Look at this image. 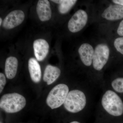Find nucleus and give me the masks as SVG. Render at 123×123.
<instances>
[{
  "mask_svg": "<svg viewBox=\"0 0 123 123\" xmlns=\"http://www.w3.org/2000/svg\"><path fill=\"white\" fill-rule=\"evenodd\" d=\"M36 12L40 20L42 22L48 21L52 17L50 2L47 0H39L36 6Z\"/></svg>",
  "mask_w": 123,
  "mask_h": 123,
  "instance_id": "9b49d317",
  "label": "nucleus"
},
{
  "mask_svg": "<svg viewBox=\"0 0 123 123\" xmlns=\"http://www.w3.org/2000/svg\"><path fill=\"white\" fill-rule=\"evenodd\" d=\"M28 68L31 80L34 82L38 83L42 77V71L38 62L35 58H30L28 62Z\"/></svg>",
  "mask_w": 123,
  "mask_h": 123,
  "instance_id": "f8f14e48",
  "label": "nucleus"
},
{
  "mask_svg": "<svg viewBox=\"0 0 123 123\" xmlns=\"http://www.w3.org/2000/svg\"><path fill=\"white\" fill-rule=\"evenodd\" d=\"M111 1L115 4L119 5L123 7V0H113Z\"/></svg>",
  "mask_w": 123,
  "mask_h": 123,
  "instance_id": "aec40b11",
  "label": "nucleus"
},
{
  "mask_svg": "<svg viewBox=\"0 0 123 123\" xmlns=\"http://www.w3.org/2000/svg\"><path fill=\"white\" fill-rule=\"evenodd\" d=\"M111 85L116 92L119 93H123V78H116L111 82Z\"/></svg>",
  "mask_w": 123,
  "mask_h": 123,
  "instance_id": "dca6fc26",
  "label": "nucleus"
},
{
  "mask_svg": "<svg viewBox=\"0 0 123 123\" xmlns=\"http://www.w3.org/2000/svg\"><path fill=\"white\" fill-rule=\"evenodd\" d=\"M26 104V100L25 98L18 93L4 95L0 100V108L7 113L18 112L25 107Z\"/></svg>",
  "mask_w": 123,
  "mask_h": 123,
  "instance_id": "f03ea898",
  "label": "nucleus"
},
{
  "mask_svg": "<svg viewBox=\"0 0 123 123\" xmlns=\"http://www.w3.org/2000/svg\"><path fill=\"white\" fill-rule=\"evenodd\" d=\"M25 17V14L22 10H13L5 18L2 23V26L4 29L8 30L13 29L21 24Z\"/></svg>",
  "mask_w": 123,
  "mask_h": 123,
  "instance_id": "0eeeda50",
  "label": "nucleus"
},
{
  "mask_svg": "<svg viewBox=\"0 0 123 123\" xmlns=\"http://www.w3.org/2000/svg\"><path fill=\"white\" fill-rule=\"evenodd\" d=\"M6 80L5 76L2 73H0V93L2 92L6 84Z\"/></svg>",
  "mask_w": 123,
  "mask_h": 123,
  "instance_id": "a211bd4d",
  "label": "nucleus"
},
{
  "mask_svg": "<svg viewBox=\"0 0 123 123\" xmlns=\"http://www.w3.org/2000/svg\"><path fill=\"white\" fill-rule=\"evenodd\" d=\"M114 45L116 50L123 55V37L116 38L114 41Z\"/></svg>",
  "mask_w": 123,
  "mask_h": 123,
  "instance_id": "f3484780",
  "label": "nucleus"
},
{
  "mask_svg": "<svg viewBox=\"0 0 123 123\" xmlns=\"http://www.w3.org/2000/svg\"><path fill=\"white\" fill-rule=\"evenodd\" d=\"M88 20L87 13L84 10H78L69 21L68 25L69 31L72 33L80 31L87 24Z\"/></svg>",
  "mask_w": 123,
  "mask_h": 123,
  "instance_id": "423d86ee",
  "label": "nucleus"
},
{
  "mask_svg": "<svg viewBox=\"0 0 123 123\" xmlns=\"http://www.w3.org/2000/svg\"><path fill=\"white\" fill-rule=\"evenodd\" d=\"M77 1L76 0H60L58 10L61 14L68 13Z\"/></svg>",
  "mask_w": 123,
  "mask_h": 123,
  "instance_id": "2eb2a0df",
  "label": "nucleus"
},
{
  "mask_svg": "<svg viewBox=\"0 0 123 123\" xmlns=\"http://www.w3.org/2000/svg\"><path fill=\"white\" fill-rule=\"evenodd\" d=\"M117 32L118 35L123 37V20L120 22L117 28Z\"/></svg>",
  "mask_w": 123,
  "mask_h": 123,
  "instance_id": "6ab92c4d",
  "label": "nucleus"
},
{
  "mask_svg": "<svg viewBox=\"0 0 123 123\" xmlns=\"http://www.w3.org/2000/svg\"><path fill=\"white\" fill-rule=\"evenodd\" d=\"M110 50L109 46L104 43L97 44L94 49L92 66L95 70L101 71L109 60Z\"/></svg>",
  "mask_w": 123,
  "mask_h": 123,
  "instance_id": "39448f33",
  "label": "nucleus"
},
{
  "mask_svg": "<svg viewBox=\"0 0 123 123\" xmlns=\"http://www.w3.org/2000/svg\"><path fill=\"white\" fill-rule=\"evenodd\" d=\"M86 104V98L84 92L73 90L68 92L64 106L68 112L76 113L82 111Z\"/></svg>",
  "mask_w": 123,
  "mask_h": 123,
  "instance_id": "7ed1b4c3",
  "label": "nucleus"
},
{
  "mask_svg": "<svg viewBox=\"0 0 123 123\" xmlns=\"http://www.w3.org/2000/svg\"><path fill=\"white\" fill-rule=\"evenodd\" d=\"M18 65V62L16 57L11 56L6 59L5 63V72L8 79H13L16 76Z\"/></svg>",
  "mask_w": 123,
  "mask_h": 123,
  "instance_id": "ddd939ff",
  "label": "nucleus"
},
{
  "mask_svg": "<svg viewBox=\"0 0 123 123\" xmlns=\"http://www.w3.org/2000/svg\"><path fill=\"white\" fill-rule=\"evenodd\" d=\"M33 46L36 59L39 61H43L47 56L49 51L48 43L43 39H38L34 41Z\"/></svg>",
  "mask_w": 123,
  "mask_h": 123,
  "instance_id": "9d476101",
  "label": "nucleus"
},
{
  "mask_svg": "<svg viewBox=\"0 0 123 123\" xmlns=\"http://www.w3.org/2000/svg\"><path fill=\"white\" fill-rule=\"evenodd\" d=\"M102 17L109 21H116L123 18V7L111 4L104 9L101 14Z\"/></svg>",
  "mask_w": 123,
  "mask_h": 123,
  "instance_id": "1a4fd4ad",
  "label": "nucleus"
},
{
  "mask_svg": "<svg viewBox=\"0 0 123 123\" xmlns=\"http://www.w3.org/2000/svg\"><path fill=\"white\" fill-rule=\"evenodd\" d=\"M101 104L105 111L114 116H121L123 114V102L121 98L111 90L106 91L103 95Z\"/></svg>",
  "mask_w": 123,
  "mask_h": 123,
  "instance_id": "f257e3e1",
  "label": "nucleus"
},
{
  "mask_svg": "<svg viewBox=\"0 0 123 123\" xmlns=\"http://www.w3.org/2000/svg\"></svg>",
  "mask_w": 123,
  "mask_h": 123,
  "instance_id": "5701e85b",
  "label": "nucleus"
},
{
  "mask_svg": "<svg viewBox=\"0 0 123 123\" xmlns=\"http://www.w3.org/2000/svg\"><path fill=\"white\" fill-rule=\"evenodd\" d=\"M70 123H79V122H78V121H73V122H71Z\"/></svg>",
  "mask_w": 123,
  "mask_h": 123,
  "instance_id": "4be33fe9",
  "label": "nucleus"
},
{
  "mask_svg": "<svg viewBox=\"0 0 123 123\" xmlns=\"http://www.w3.org/2000/svg\"><path fill=\"white\" fill-rule=\"evenodd\" d=\"M79 57L84 65L90 67L92 65L94 49L91 44L84 43L79 47L78 50Z\"/></svg>",
  "mask_w": 123,
  "mask_h": 123,
  "instance_id": "6e6552de",
  "label": "nucleus"
},
{
  "mask_svg": "<svg viewBox=\"0 0 123 123\" xmlns=\"http://www.w3.org/2000/svg\"><path fill=\"white\" fill-rule=\"evenodd\" d=\"M2 18H0V25L1 26V24L2 23Z\"/></svg>",
  "mask_w": 123,
  "mask_h": 123,
  "instance_id": "412c9836",
  "label": "nucleus"
},
{
  "mask_svg": "<svg viewBox=\"0 0 123 123\" xmlns=\"http://www.w3.org/2000/svg\"><path fill=\"white\" fill-rule=\"evenodd\" d=\"M61 71L56 66L48 65L46 66L43 74V80L48 85H50L55 81L59 77Z\"/></svg>",
  "mask_w": 123,
  "mask_h": 123,
  "instance_id": "4468645a",
  "label": "nucleus"
},
{
  "mask_svg": "<svg viewBox=\"0 0 123 123\" xmlns=\"http://www.w3.org/2000/svg\"><path fill=\"white\" fill-rule=\"evenodd\" d=\"M69 92L67 85L58 84L49 92L46 99L47 104L52 109L60 107L64 104Z\"/></svg>",
  "mask_w": 123,
  "mask_h": 123,
  "instance_id": "20e7f679",
  "label": "nucleus"
}]
</instances>
